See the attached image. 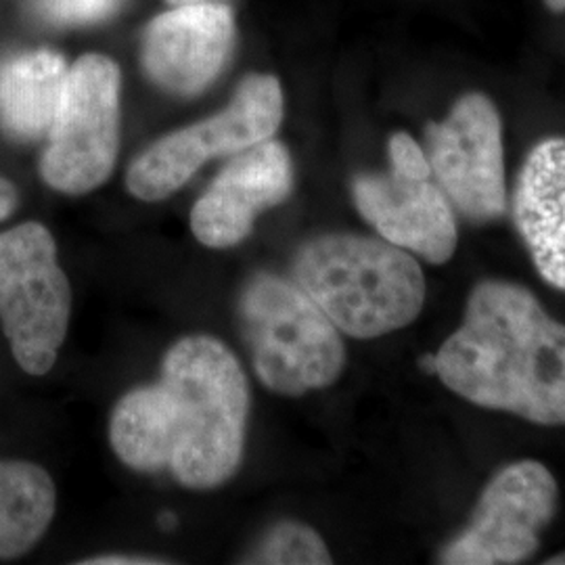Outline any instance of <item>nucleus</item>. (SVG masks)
<instances>
[{"instance_id":"nucleus-1","label":"nucleus","mask_w":565,"mask_h":565,"mask_svg":"<svg viewBox=\"0 0 565 565\" xmlns=\"http://www.w3.org/2000/svg\"><path fill=\"white\" fill-rule=\"evenodd\" d=\"M249 390L224 343L193 335L170 348L160 384L132 390L114 408L109 440L137 471L168 469L182 486L224 484L242 463Z\"/></svg>"},{"instance_id":"nucleus-2","label":"nucleus","mask_w":565,"mask_h":565,"mask_svg":"<svg viewBox=\"0 0 565 565\" xmlns=\"http://www.w3.org/2000/svg\"><path fill=\"white\" fill-rule=\"evenodd\" d=\"M436 375L467 403L565 425V324L524 285L478 282L436 354Z\"/></svg>"},{"instance_id":"nucleus-3","label":"nucleus","mask_w":565,"mask_h":565,"mask_svg":"<svg viewBox=\"0 0 565 565\" xmlns=\"http://www.w3.org/2000/svg\"><path fill=\"white\" fill-rule=\"evenodd\" d=\"M294 281L340 331L371 340L413 323L425 303L419 263L394 243L363 235H323L306 243Z\"/></svg>"},{"instance_id":"nucleus-4","label":"nucleus","mask_w":565,"mask_h":565,"mask_svg":"<svg viewBox=\"0 0 565 565\" xmlns=\"http://www.w3.org/2000/svg\"><path fill=\"white\" fill-rule=\"evenodd\" d=\"M242 321L256 375L268 390L302 396L342 375L340 329L298 285L258 275L243 291Z\"/></svg>"},{"instance_id":"nucleus-5","label":"nucleus","mask_w":565,"mask_h":565,"mask_svg":"<svg viewBox=\"0 0 565 565\" xmlns=\"http://www.w3.org/2000/svg\"><path fill=\"white\" fill-rule=\"evenodd\" d=\"M70 312L72 289L53 235L39 223L0 233V321L25 373L42 375L55 364Z\"/></svg>"},{"instance_id":"nucleus-6","label":"nucleus","mask_w":565,"mask_h":565,"mask_svg":"<svg viewBox=\"0 0 565 565\" xmlns=\"http://www.w3.org/2000/svg\"><path fill=\"white\" fill-rule=\"evenodd\" d=\"M281 120V84L275 76L252 74L239 84L221 114L177 130L145 149L128 170V191L142 202L166 200L207 160L237 156L273 139Z\"/></svg>"},{"instance_id":"nucleus-7","label":"nucleus","mask_w":565,"mask_h":565,"mask_svg":"<svg viewBox=\"0 0 565 565\" xmlns=\"http://www.w3.org/2000/svg\"><path fill=\"white\" fill-rule=\"evenodd\" d=\"M120 67L84 55L67 70L60 107L42 156V179L67 195L102 186L120 149Z\"/></svg>"},{"instance_id":"nucleus-8","label":"nucleus","mask_w":565,"mask_h":565,"mask_svg":"<svg viewBox=\"0 0 565 565\" xmlns=\"http://www.w3.org/2000/svg\"><path fill=\"white\" fill-rule=\"evenodd\" d=\"M559 486L551 469L532 459L492 476L469 524L438 553L443 565H513L532 557L553 522Z\"/></svg>"},{"instance_id":"nucleus-9","label":"nucleus","mask_w":565,"mask_h":565,"mask_svg":"<svg viewBox=\"0 0 565 565\" xmlns=\"http://www.w3.org/2000/svg\"><path fill=\"white\" fill-rule=\"evenodd\" d=\"M424 149L434 181L465 218L482 224L505 214L503 121L484 93H467L445 120L429 124Z\"/></svg>"},{"instance_id":"nucleus-10","label":"nucleus","mask_w":565,"mask_h":565,"mask_svg":"<svg viewBox=\"0 0 565 565\" xmlns=\"http://www.w3.org/2000/svg\"><path fill=\"white\" fill-rule=\"evenodd\" d=\"M235 42V18L223 2L172 4L147 25L142 65L163 90L191 97L223 72Z\"/></svg>"},{"instance_id":"nucleus-11","label":"nucleus","mask_w":565,"mask_h":565,"mask_svg":"<svg viewBox=\"0 0 565 565\" xmlns=\"http://www.w3.org/2000/svg\"><path fill=\"white\" fill-rule=\"evenodd\" d=\"M291 186L294 163L287 147L266 139L237 153L207 186L191 212V228L207 247L237 245L252 233L260 212L287 200Z\"/></svg>"},{"instance_id":"nucleus-12","label":"nucleus","mask_w":565,"mask_h":565,"mask_svg":"<svg viewBox=\"0 0 565 565\" xmlns=\"http://www.w3.org/2000/svg\"><path fill=\"white\" fill-rule=\"evenodd\" d=\"M352 198L385 242L431 264L455 256L459 245L455 207L434 179H408L392 170L361 174L352 182Z\"/></svg>"},{"instance_id":"nucleus-13","label":"nucleus","mask_w":565,"mask_h":565,"mask_svg":"<svg viewBox=\"0 0 565 565\" xmlns=\"http://www.w3.org/2000/svg\"><path fill=\"white\" fill-rule=\"evenodd\" d=\"M513 218L541 277L565 291V137L545 139L527 153Z\"/></svg>"},{"instance_id":"nucleus-14","label":"nucleus","mask_w":565,"mask_h":565,"mask_svg":"<svg viewBox=\"0 0 565 565\" xmlns=\"http://www.w3.org/2000/svg\"><path fill=\"white\" fill-rule=\"evenodd\" d=\"M67 65L53 51H34L0 65V126L18 139L51 130Z\"/></svg>"},{"instance_id":"nucleus-15","label":"nucleus","mask_w":565,"mask_h":565,"mask_svg":"<svg viewBox=\"0 0 565 565\" xmlns=\"http://www.w3.org/2000/svg\"><path fill=\"white\" fill-rule=\"evenodd\" d=\"M55 484L32 463H0V557L13 559L41 541L55 515Z\"/></svg>"},{"instance_id":"nucleus-16","label":"nucleus","mask_w":565,"mask_h":565,"mask_svg":"<svg viewBox=\"0 0 565 565\" xmlns=\"http://www.w3.org/2000/svg\"><path fill=\"white\" fill-rule=\"evenodd\" d=\"M249 564H331V553L323 539L310 527L298 522L275 525L258 548L245 559Z\"/></svg>"},{"instance_id":"nucleus-17","label":"nucleus","mask_w":565,"mask_h":565,"mask_svg":"<svg viewBox=\"0 0 565 565\" xmlns=\"http://www.w3.org/2000/svg\"><path fill=\"white\" fill-rule=\"evenodd\" d=\"M121 0H30L42 20L55 25H84L109 18Z\"/></svg>"},{"instance_id":"nucleus-18","label":"nucleus","mask_w":565,"mask_h":565,"mask_svg":"<svg viewBox=\"0 0 565 565\" xmlns=\"http://www.w3.org/2000/svg\"><path fill=\"white\" fill-rule=\"evenodd\" d=\"M392 172L408 179H434L425 149L406 132H396L387 142Z\"/></svg>"},{"instance_id":"nucleus-19","label":"nucleus","mask_w":565,"mask_h":565,"mask_svg":"<svg viewBox=\"0 0 565 565\" xmlns=\"http://www.w3.org/2000/svg\"><path fill=\"white\" fill-rule=\"evenodd\" d=\"M86 565H158L160 559H147V557H126V555H105L84 562Z\"/></svg>"},{"instance_id":"nucleus-20","label":"nucleus","mask_w":565,"mask_h":565,"mask_svg":"<svg viewBox=\"0 0 565 565\" xmlns=\"http://www.w3.org/2000/svg\"><path fill=\"white\" fill-rule=\"evenodd\" d=\"M15 205H18V193H15L13 184L4 181V179H0V221L11 216Z\"/></svg>"},{"instance_id":"nucleus-21","label":"nucleus","mask_w":565,"mask_h":565,"mask_svg":"<svg viewBox=\"0 0 565 565\" xmlns=\"http://www.w3.org/2000/svg\"><path fill=\"white\" fill-rule=\"evenodd\" d=\"M419 364H422L425 373H434L436 375V354H425Z\"/></svg>"},{"instance_id":"nucleus-22","label":"nucleus","mask_w":565,"mask_h":565,"mask_svg":"<svg viewBox=\"0 0 565 565\" xmlns=\"http://www.w3.org/2000/svg\"><path fill=\"white\" fill-rule=\"evenodd\" d=\"M543 2L553 13H565V0H543Z\"/></svg>"},{"instance_id":"nucleus-23","label":"nucleus","mask_w":565,"mask_h":565,"mask_svg":"<svg viewBox=\"0 0 565 565\" xmlns=\"http://www.w3.org/2000/svg\"><path fill=\"white\" fill-rule=\"evenodd\" d=\"M545 565H565V551L546 559Z\"/></svg>"},{"instance_id":"nucleus-24","label":"nucleus","mask_w":565,"mask_h":565,"mask_svg":"<svg viewBox=\"0 0 565 565\" xmlns=\"http://www.w3.org/2000/svg\"><path fill=\"white\" fill-rule=\"evenodd\" d=\"M172 4H186V2H218V0H170Z\"/></svg>"},{"instance_id":"nucleus-25","label":"nucleus","mask_w":565,"mask_h":565,"mask_svg":"<svg viewBox=\"0 0 565 565\" xmlns=\"http://www.w3.org/2000/svg\"><path fill=\"white\" fill-rule=\"evenodd\" d=\"M174 522H177V520H174L172 515H163L162 518L163 527H170V525L174 524Z\"/></svg>"}]
</instances>
